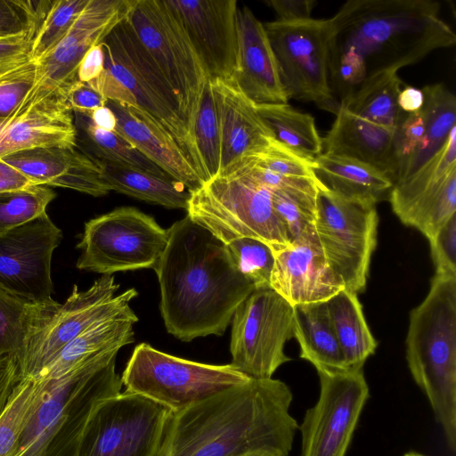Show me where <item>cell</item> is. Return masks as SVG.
<instances>
[{
  "mask_svg": "<svg viewBox=\"0 0 456 456\" xmlns=\"http://www.w3.org/2000/svg\"><path fill=\"white\" fill-rule=\"evenodd\" d=\"M293 395L275 379H253L173 413L163 456H288L298 425Z\"/></svg>",
  "mask_w": 456,
  "mask_h": 456,
  "instance_id": "cell-1",
  "label": "cell"
},
{
  "mask_svg": "<svg viewBox=\"0 0 456 456\" xmlns=\"http://www.w3.org/2000/svg\"><path fill=\"white\" fill-rule=\"evenodd\" d=\"M153 270L167 331L190 342L222 336L238 305L256 289L232 265L225 244L188 216L167 229Z\"/></svg>",
  "mask_w": 456,
  "mask_h": 456,
  "instance_id": "cell-2",
  "label": "cell"
},
{
  "mask_svg": "<svg viewBox=\"0 0 456 456\" xmlns=\"http://www.w3.org/2000/svg\"><path fill=\"white\" fill-rule=\"evenodd\" d=\"M439 12L432 0H349L327 20L329 58L353 52L367 78L415 64L456 42Z\"/></svg>",
  "mask_w": 456,
  "mask_h": 456,
  "instance_id": "cell-3",
  "label": "cell"
},
{
  "mask_svg": "<svg viewBox=\"0 0 456 456\" xmlns=\"http://www.w3.org/2000/svg\"><path fill=\"white\" fill-rule=\"evenodd\" d=\"M118 353V349L100 352L61 377L44 379L45 395L12 456H77L94 407L121 392V377L116 371Z\"/></svg>",
  "mask_w": 456,
  "mask_h": 456,
  "instance_id": "cell-4",
  "label": "cell"
},
{
  "mask_svg": "<svg viewBox=\"0 0 456 456\" xmlns=\"http://www.w3.org/2000/svg\"><path fill=\"white\" fill-rule=\"evenodd\" d=\"M410 372L427 396L448 448L456 451V275L436 273L424 300L410 314Z\"/></svg>",
  "mask_w": 456,
  "mask_h": 456,
  "instance_id": "cell-5",
  "label": "cell"
},
{
  "mask_svg": "<svg viewBox=\"0 0 456 456\" xmlns=\"http://www.w3.org/2000/svg\"><path fill=\"white\" fill-rule=\"evenodd\" d=\"M102 45L105 52L104 70L87 84L107 100L133 105L149 113L189 157L190 134L175 93L126 19L113 28Z\"/></svg>",
  "mask_w": 456,
  "mask_h": 456,
  "instance_id": "cell-6",
  "label": "cell"
},
{
  "mask_svg": "<svg viewBox=\"0 0 456 456\" xmlns=\"http://www.w3.org/2000/svg\"><path fill=\"white\" fill-rule=\"evenodd\" d=\"M186 212L224 244L254 238L275 252L292 242L273 206L271 191L242 171L217 175L190 192Z\"/></svg>",
  "mask_w": 456,
  "mask_h": 456,
  "instance_id": "cell-7",
  "label": "cell"
},
{
  "mask_svg": "<svg viewBox=\"0 0 456 456\" xmlns=\"http://www.w3.org/2000/svg\"><path fill=\"white\" fill-rule=\"evenodd\" d=\"M118 289L115 277L104 274L86 290L74 285L63 304H45L18 357L22 378H35L64 346L95 322L135 314L129 302L138 292L132 288L116 296Z\"/></svg>",
  "mask_w": 456,
  "mask_h": 456,
  "instance_id": "cell-8",
  "label": "cell"
},
{
  "mask_svg": "<svg viewBox=\"0 0 456 456\" xmlns=\"http://www.w3.org/2000/svg\"><path fill=\"white\" fill-rule=\"evenodd\" d=\"M250 379L231 363L193 362L147 343L134 347L121 376L125 391L151 399L173 413Z\"/></svg>",
  "mask_w": 456,
  "mask_h": 456,
  "instance_id": "cell-9",
  "label": "cell"
},
{
  "mask_svg": "<svg viewBox=\"0 0 456 456\" xmlns=\"http://www.w3.org/2000/svg\"><path fill=\"white\" fill-rule=\"evenodd\" d=\"M126 21L175 93L191 134L209 77L183 28L165 0H134Z\"/></svg>",
  "mask_w": 456,
  "mask_h": 456,
  "instance_id": "cell-10",
  "label": "cell"
},
{
  "mask_svg": "<svg viewBox=\"0 0 456 456\" xmlns=\"http://www.w3.org/2000/svg\"><path fill=\"white\" fill-rule=\"evenodd\" d=\"M133 2L89 0L64 37L45 57L36 61L34 86L12 117L37 108L70 109L68 95L78 82L77 70L83 57L126 19Z\"/></svg>",
  "mask_w": 456,
  "mask_h": 456,
  "instance_id": "cell-11",
  "label": "cell"
},
{
  "mask_svg": "<svg viewBox=\"0 0 456 456\" xmlns=\"http://www.w3.org/2000/svg\"><path fill=\"white\" fill-rule=\"evenodd\" d=\"M173 412L140 395L101 401L83 430L77 456H163Z\"/></svg>",
  "mask_w": 456,
  "mask_h": 456,
  "instance_id": "cell-12",
  "label": "cell"
},
{
  "mask_svg": "<svg viewBox=\"0 0 456 456\" xmlns=\"http://www.w3.org/2000/svg\"><path fill=\"white\" fill-rule=\"evenodd\" d=\"M167 230L134 207H120L85 224L77 268L104 274L154 268Z\"/></svg>",
  "mask_w": 456,
  "mask_h": 456,
  "instance_id": "cell-13",
  "label": "cell"
},
{
  "mask_svg": "<svg viewBox=\"0 0 456 456\" xmlns=\"http://www.w3.org/2000/svg\"><path fill=\"white\" fill-rule=\"evenodd\" d=\"M378 224L375 205L348 200L318 187L315 235L330 267L345 289L356 294L366 288Z\"/></svg>",
  "mask_w": 456,
  "mask_h": 456,
  "instance_id": "cell-14",
  "label": "cell"
},
{
  "mask_svg": "<svg viewBox=\"0 0 456 456\" xmlns=\"http://www.w3.org/2000/svg\"><path fill=\"white\" fill-rule=\"evenodd\" d=\"M231 364L253 379H271L291 359L284 346L293 335V306L273 289H256L232 318Z\"/></svg>",
  "mask_w": 456,
  "mask_h": 456,
  "instance_id": "cell-15",
  "label": "cell"
},
{
  "mask_svg": "<svg viewBox=\"0 0 456 456\" xmlns=\"http://www.w3.org/2000/svg\"><path fill=\"white\" fill-rule=\"evenodd\" d=\"M288 98L314 102L337 113L329 82L328 20L313 19L264 23Z\"/></svg>",
  "mask_w": 456,
  "mask_h": 456,
  "instance_id": "cell-16",
  "label": "cell"
},
{
  "mask_svg": "<svg viewBox=\"0 0 456 456\" xmlns=\"http://www.w3.org/2000/svg\"><path fill=\"white\" fill-rule=\"evenodd\" d=\"M320 394L298 427L300 456H345L370 396L362 369L317 370Z\"/></svg>",
  "mask_w": 456,
  "mask_h": 456,
  "instance_id": "cell-17",
  "label": "cell"
},
{
  "mask_svg": "<svg viewBox=\"0 0 456 456\" xmlns=\"http://www.w3.org/2000/svg\"><path fill=\"white\" fill-rule=\"evenodd\" d=\"M61 238L46 212L0 235V290L31 304L53 301L52 256Z\"/></svg>",
  "mask_w": 456,
  "mask_h": 456,
  "instance_id": "cell-18",
  "label": "cell"
},
{
  "mask_svg": "<svg viewBox=\"0 0 456 456\" xmlns=\"http://www.w3.org/2000/svg\"><path fill=\"white\" fill-rule=\"evenodd\" d=\"M211 81L233 82L237 69L236 0H165Z\"/></svg>",
  "mask_w": 456,
  "mask_h": 456,
  "instance_id": "cell-19",
  "label": "cell"
},
{
  "mask_svg": "<svg viewBox=\"0 0 456 456\" xmlns=\"http://www.w3.org/2000/svg\"><path fill=\"white\" fill-rule=\"evenodd\" d=\"M270 288L292 306L326 301L345 289L312 228L274 252Z\"/></svg>",
  "mask_w": 456,
  "mask_h": 456,
  "instance_id": "cell-20",
  "label": "cell"
},
{
  "mask_svg": "<svg viewBox=\"0 0 456 456\" xmlns=\"http://www.w3.org/2000/svg\"><path fill=\"white\" fill-rule=\"evenodd\" d=\"M211 82L220 122L221 163L218 175H224L271 146L275 139L258 115L256 103L233 83Z\"/></svg>",
  "mask_w": 456,
  "mask_h": 456,
  "instance_id": "cell-21",
  "label": "cell"
},
{
  "mask_svg": "<svg viewBox=\"0 0 456 456\" xmlns=\"http://www.w3.org/2000/svg\"><path fill=\"white\" fill-rule=\"evenodd\" d=\"M236 29L237 69L232 83L256 104L288 103L264 23L248 7H238Z\"/></svg>",
  "mask_w": 456,
  "mask_h": 456,
  "instance_id": "cell-22",
  "label": "cell"
},
{
  "mask_svg": "<svg viewBox=\"0 0 456 456\" xmlns=\"http://www.w3.org/2000/svg\"><path fill=\"white\" fill-rule=\"evenodd\" d=\"M37 185L75 190L94 197L110 191L100 165L77 146H54L20 151L1 159Z\"/></svg>",
  "mask_w": 456,
  "mask_h": 456,
  "instance_id": "cell-23",
  "label": "cell"
},
{
  "mask_svg": "<svg viewBox=\"0 0 456 456\" xmlns=\"http://www.w3.org/2000/svg\"><path fill=\"white\" fill-rule=\"evenodd\" d=\"M106 105L116 117L115 131L163 172L183 183L189 192L203 185L187 154L152 116L140 108L115 101L107 100Z\"/></svg>",
  "mask_w": 456,
  "mask_h": 456,
  "instance_id": "cell-24",
  "label": "cell"
},
{
  "mask_svg": "<svg viewBox=\"0 0 456 456\" xmlns=\"http://www.w3.org/2000/svg\"><path fill=\"white\" fill-rule=\"evenodd\" d=\"M395 128L364 119L339 104L336 118L322 138L323 152L369 165L394 183L397 175Z\"/></svg>",
  "mask_w": 456,
  "mask_h": 456,
  "instance_id": "cell-25",
  "label": "cell"
},
{
  "mask_svg": "<svg viewBox=\"0 0 456 456\" xmlns=\"http://www.w3.org/2000/svg\"><path fill=\"white\" fill-rule=\"evenodd\" d=\"M77 146L73 111L31 109L0 120V159L37 148Z\"/></svg>",
  "mask_w": 456,
  "mask_h": 456,
  "instance_id": "cell-26",
  "label": "cell"
},
{
  "mask_svg": "<svg viewBox=\"0 0 456 456\" xmlns=\"http://www.w3.org/2000/svg\"><path fill=\"white\" fill-rule=\"evenodd\" d=\"M313 171L325 189L346 200L375 205L389 193L393 182L376 168L353 159L322 153Z\"/></svg>",
  "mask_w": 456,
  "mask_h": 456,
  "instance_id": "cell-27",
  "label": "cell"
},
{
  "mask_svg": "<svg viewBox=\"0 0 456 456\" xmlns=\"http://www.w3.org/2000/svg\"><path fill=\"white\" fill-rule=\"evenodd\" d=\"M136 314L101 320L64 346L33 379H55L70 370L85 359L102 351L120 349L134 341Z\"/></svg>",
  "mask_w": 456,
  "mask_h": 456,
  "instance_id": "cell-28",
  "label": "cell"
},
{
  "mask_svg": "<svg viewBox=\"0 0 456 456\" xmlns=\"http://www.w3.org/2000/svg\"><path fill=\"white\" fill-rule=\"evenodd\" d=\"M293 335L300 357L318 370H346L326 301L293 306Z\"/></svg>",
  "mask_w": 456,
  "mask_h": 456,
  "instance_id": "cell-29",
  "label": "cell"
},
{
  "mask_svg": "<svg viewBox=\"0 0 456 456\" xmlns=\"http://www.w3.org/2000/svg\"><path fill=\"white\" fill-rule=\"evenodd\" d=\"M326 304L346 369H362L378 344L367 325L357 294L343 289Z\"/></svg>",
  "mask_w": 456,
  "mask_h": 456,
  "instance_id": "cell-30",
  "label": "cell"
},
{
  "mask_svg": "<svg viewBox=\"0 0 456 456\" xmlns=\"http://www.w3.org/2000/svg\"><path fill=\"white\" fill-rule=\"evenodd\" d=\"M110 191L170 209L186 210L189 191L167 175L96 161Z\"/></svg>",
  "mask_w": 456,
  "mask_h": 456,
  "instance_id": "cell-31",
  "label": "cell"
},
{
  "mask_svg": "<svg viewBox=\"0 0 456 456\" xmlns=\"http://www.w3.org/2000/svg\"><path fill=\"white\" fill-rule=\"evenodd\" d=\"M256 109L274 139L290 151L311 161L323 152L322 138L310 114L288 103L256 104Z\"/></svg>",
  "mask_w": 456,
  "mask_h": 456,
  "instance_id": "cell-32",
  "label": "cell"
},
{
  "mask_svg": "<svg viewBox=\"0 0 456 456\" xmlns=\"http://www.w3.org/2000/svg\"><path fill=\"white\" fill-rule=\"evenodd\" d=\"M401 85L397 71L381 72L366 78L339 104L370 122L396 128L405 114L397 103Z\"/></svg>",
  "mask_w": 456,
  "mask_h": 456,
  "instance_id": "cell-33",
  "label": "cell"
},
{
  "mask_svg": "<svg viewBox=\"0 0 456 456\" xmlns=\"http://www.w3.org/2000/svg\"><path fill=\"white\" fill-rule=\"evenodd\" d=\"M73 115L77 147L94 160L167 175L118 132L97 127L83 113Z\"/></svg>",
  "mask_w": 456,
  "mask_h": 456,
  "instance_id": "cell-34",
  "label": "cell"
},
{
  "mask_svg": "<svg viewBox=\"0 0 456 456\" xmlns=\"http://www.w3.org/2000/svg\"><path fill=\"white\" fill-rule=\"evenodd\" d=\"M190 137V160L204 184L218 175L221 163L219 115L210 79L205 84Z\"/></svg>",
  "mask_w": 456,
  "mask_h": 456,
  "instance_id": "cell-35",
  "label": "cell"
},
{
  "mask_svg": "<svg viewBox=\"0 0 456 456\" xmlns=\"http://www.w3.org/2000/svg\"><path fill=\"white\" fill-rule=\"evenodd\" d=\"M421 91L424 102L419 110L423 117L425 135L421 147L403 180L411 175L438 152L447 141L452 129L456 126L455 95L444 84L426 86Z\"/></svg>",
  "mask_w": 456,
  "mask_h": 456,
  "instance_id": "cell-36",
  "label": "cell"
},
{
  "mask_svg": "<svg viewBox=\"0 0 456 456\" xmlns=\"http://www.w3.org/2000/svg\"><path fill=\"white\" fill-rule=\"evenodd\" d=\"M45 392L42 379L23 378L0 417V456H12Z\"/></svg>",
  "mask_w": 456,
  "mask_h": 456,
  "instance_id": "cell-37",
  "label": "cell"
},
{
  "mask_svg": "<svg viewBox=\"0 0 456 456\" xmlns=\"http://www.w3.org/2000/svg\"><path fill=\"white\" fill-rule=\"evenodd\" d=\"M45 305L31 304L0 290V357L20 356L28 331Z\"/></svg>",
  "mask_w": 456,
  "mask_h": 456,
  "instance_id": "cell-38",
  "label": "cell"
},
{
  "mask_svg": "<svg viewBox=\"0 0 456 456\" xmlns=\"http://www.w3.org/2000/svg\"><path fill=\"white\" fill-rule=\"evenodd\" d=\"M89 0L48 1L32 43V60L39 61L69 32Z\"/></svg>",
  "mask_w": 456,
  "mask_h": 456,
  "instance_id": "cell-39",
  "label": "cell"
},
{
  "mask_svg": "<svg viewBox=\"0 0 456 456\" xmlns=\"http://www.w3.org/2000/svg\"><path fill=\"white\" fill-rule=\"evenodd\" d=\"M55 196L45 185L0 192V235L45 213Z\"/></svg>",
  "mask_w": 456,
  "mask_h": 456,
  "instance_id": "cell-40",
  "label": "cell"
},
{
  "mask_svg": "<svg viewBox=\"0 0 456 456\" xmlns=\"http://www.w3.org/2000/svg\"><path fill=\"white\" fill-rule=\"evenodd\" d=\"M318 187L271 190L273 206L291 240L314 228Z\"/></svg>",
  "mask_w": 456,
  "mask_h": 456,
  "instance_id": "cell-41",
  "label": "cell"
},
{
  "mask_svg": "<svg viewBox=\"0 0 456 456\" xmlns=\"http://www.w3.org/2000/svg\"><path fill=\"white\" fill-rule=\"evenodd\" d=\"M227 254L236 268L255 289L269 288L274 252L265 242L254 238H239L225 244Z\"/></svg>",
  "mask_w": 456,
  "mask_h": 456,
  "instance_id": "cell-42",
  "label": "cell"
},
{
  "mask_svg": "<svg viewBox=\"0 0 456 456\" xmlns=\"http://www.w3.org/2000/svg\"><path fill=\"white\" fill-rule=\"evenodd\" d=\"M245 166L265 169L284 176L317 180L313 171L314 161L295 154L276 140L271 146L249 159L240 167Z\"/></svg>",
  "mask_w": 456,
  "mask_h": 456,
  "instance_id": "cell-43",
  "label": "cell"
},
{
  "mask_svg": "<svg viewBox=\"0 0 456 456\" xmlns=\"http://www.w3.org/2000/svg\"><path fill=\"white\" fill-rule=\"evenodd\" d=\"M48 0H0V38L38 27Z\"/></svg>",
  "mask_w": 456,
  "mask_h": 456,
  "instance_id": "cell-44",
  "label": "cell"
},
{
  "mask_svg": "<svg viewBox=\"0 0 456 456\" xmlns=\"http://www.w3.org/2000/svg\"><path fill=\"white\" fill-rule=\"evenodd\" d=\"M425 135L420 110L405 113L395 128V153L397 161L396 183L403 180L419 152Z\"/></svg>",
  "mask_w": 456,
  "mask_h": 456,
  "instance_id": "cell-45",
  "label": "cell"
},
{
  "mask_svg": "<svg viewBox=\"0 0 456 456\" xmlns=\"http://www.w3.org/2000/svg\"><path fill=\"white\" fill-rule=\"evenodd\" d=\"M36 77V61L0 79V120L11 118L32 89Z\"/></svg>",
  "mask_w": 456,
  "mask_h": 456,
  "instance_id": "cell-46",
  "label": "cell"
},
{
  "mask_svg": "<svg viewBox=\"0 0 456 456\" xmlns=\"http://www.w3.org/2000/svg\"><path fill=\"white\" fill-rule=\"evenodd\" d=\"M428 241L436 273L456 275V215Z\"/></svg>",
  "mask_w": 456,
  "mask_h": 456,
  "instance_id": "cell-47",
  "label": "cell"
},
{
  "mask_svg": "<svg viewBox=\"0 0 456 456\" xmlns=\"http://www.w3.org/2000/svg\"><path fill=\"white\" fill-rule=\"evenodd\" d=\"M37 28L0 38V79L33 61L31 50Z\"/></svg>",
  "mask_w": 456,
  "mask_h": 456,
  "instance_id": "cell-48",
  "label": "cell"
},
{
  "mask_svg": "<svg viewBox=\"0 0 456 456\" xmlns=\"http://www.w3.org/2000/svg\"><path fill=\"white\" fill-rule=\"evenodd\" d=\"M17 355L0 357V417L9 404L14 391L22 379Z\"/></svg>",
  "mask_w": 456,
  "mask_h": 456,
  "instance_id": "cell-49",
  "label": "cell"
},
{
  "mask_svg": "<svg viewBox=\"0 0 456 456\" xmlns=\"http://www.w3.org/2000/svg\"><path fill=\"white\" fill-rule=\"evenodd\" d=\"M107 99L89 84L77 82L68 95V104L72 111L89 114L106 105Z\"/></svg>",
  "mask_w": 456,
  "mask_h": 456,
  "instance_id": "cell-50",
  "label": "cell"
},
{
  "mask_svg": "<svg viewBox=\"0 0 456 456\" xmlns=\"http://www.w3.org/2000/svg\"><path fill=\"white\" fill-rule=\"evenodd\" d=\"M265 4L274 10L277 20L296 21L310 19L315 2L313 0H268Z\"/></svg>",
  "mask_w": 456,
  "mask_h": 456,
  "instance_id": "cell-51",
  "label": "cell"
},
{
  "mask_svg": "<svg viewBox=\"0 0 456 456\" xmlns=\"http://www.w3.org/2000/svg\"><path fill=\"white\" fill-rule=\"evenodd\" d=\"M105 52L102 42L91 47L83 57L77 70V79L89 83L98 78L104 70Z\"/></svg>",
  "mask_w": 456,
  "mask_h": 456,
  "instance_id": "cell-52",
  "label": "cell"
},
{
  "mask_svg": "<svg viewBox=\"0 0 456 456\" xmlns=\"http://www.w3.org/2000/svg\"><path fill=\"white\" fill-rule=\"evenodd\" d=\"M37 185L19 170L0 159V192Z\"/></svg>",
  "mask_w": 456,
  "mask_h": 456,
  "instance_id": "cell-53",
  "label": "cell"
},
{
  "mask_svg": "<svg viewBox=\"0 0 456 456\" xmlns=\"http://www.w3.org/2000/svg\"><path fill=\"white\" fill-rule=\"evenodd\" d=\"M423 102L422 91L412 86H406L401 90L397 99L399 108L405 113L419 111Z\"/></svg>",
  "mask_w": 456,
  "mask_h": 456,
  "instance_id": "cell-54",
  "label": "cell"
},
{
  "mask_svg": "<svg viewBox=\"0 0 456 456\" xmlns=\"http://www.w3.org/2000/svg\"><path fill=\"white\" fill-rule=\"evenodd\" d=\"M86 115L93 124L99 128L115 131L117 126V119L113 111L107 106L104 105Z\"/></svg>",
  "mask_w": 456,
  "mask_h": 456,
  "instance_id": "cell-55",
  "label": "cell"
},
{
  "mask_svg": "<svg viewBox=\"0 0 456 456\" xmlns=\"http://www.w3.org/2000/svg\"><path fill=\"white\" fill-rule=\"evenodd\" d=\"M403 456H426V455L417 452H409L405 453Z\"/></svg>",
  "mask_w": 456,
  "mask_h": 456,
  "instance_id": "cell-56",
  "label": "cell"
}]
</instances>
